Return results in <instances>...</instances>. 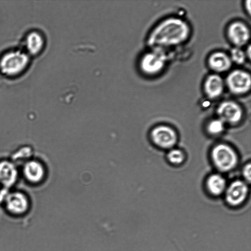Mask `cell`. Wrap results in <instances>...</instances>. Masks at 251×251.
<instances>
[{
    "label": "cell",
    "mask_w": 251,
    "mask_h": 251,
    "mask_svg": "<svg viewBox=\"0 0 251 251\" xmlns=\"http://www.w3.org/2000/svg\"><path fill=\"white\" fill-rule=\"evenodd\" d=\"M191 28L185 20L177 17L167 18L158 23L150 33L148 44L152 49L177 46L189 38Z\"/></svg>",
    "instance_id": "cell-1"
},
{
    "label": "cell",
    "mask_w": 251,
    "mask_h": 251,
    "mask_svg": "<svg viewBox=\"0 0 251 251\" xmlns=\"http://www.w3.org/2000/svg\"><path fill=\"white\" fill-rule=\"evenodd\" d=\"M207 63L211 70L215 73H221L229 70L232 62L228 55L223 51H218L209 56Z\"/></svg>",
    "instance_id": "cell-14"
},
{
    "label": "cell",
    "mask_w": 251,
    "mask_h": 251,
    "mask_svg": "<svg viewBox=\"0 0 251 251\" xmlns=\"http://www.w3.org/2000/svg\"><path fill=\"white\" fill-rule=\"evenodd\" d=\"M167 56L163 49H153L141 58L140 67L146 75H154L159 74L165 68Z\"/></svg>",
    "instance_id": "cell-4"
},
{
    "label": "cell",
    "mask_w": 251,
    "mask_h": 251,
    "mask_svg": "<svg viewBox=\"0 0 251 251\" xmlns=\"http://www.w3.org/2000/svg\"><path fill=\"white\" fill-rule=\"evenodd\" d=\"M229 56L232 62L237 65L243 64L247 58L246 52L241 48L235 47L231 50Z\"/></svg>",
    "instance_id": "cell-18"
},
{
    "label": "cell",
    "mask_w": 251,
    "mask_h": 251,
    "mask_svg": "<svg viewBox=\"0 0 251 251\" xmlns=\"http://www.w3.org/2000/svg\"><path fill=\"white\" fill-rule=\"evenodd\" d=\"M246 52L247 57V58H249L250 59L251 58V46L250 45L248 47V50Z\"/></svg>",
    "instance_id": "cell-23"
},
{
    "label": "cell",
    "mask_w": 251,
    "mask_h": 251,
    "mask_svg": "<svg viewBox=\"0 0 251 251\" xmlns=\"http://www.w3.org/2000/svg\"><path fill=\"white\" fill-rule=\"evenodd\" d=\"M251 164H247L243 168V175L246 180L251 181Z\"/></svg>",
    "instance_id": "cell-21"
},
{
    "label": "cell",
    "mask_w": 251,
    "mask_h": 251,
    "mask_svg": "<svg viewBox=\"0 0 251 251\" xmlns=\"http://www.w3.org/2000/svg\"><path fill=\"white\" fill-rule=\"evenodd\" d=\"M248 193V188L245 182L234 180L226 189V201L231 206H238L244 202Z\"/></svg>",
    "instance_id": "cell-10"
},
{
    "label": "cell",
    "mask_w": 251,
    "mask_h": 251,
    "mask_svg": "<svg viewBox=\"0 0 251 251\" xmlns=\"http://www.w3.org/2000/svg\"><path fill=\"white\" fill-rule=\"evenodd\" d=\"M211 158L216 167L222 172L232 170L238 162V156L234 150L224 144H218L213 148Z\"/></svg>",
    "instance_id": "cell-3"
},
{
    "label": "cell",
    "mask_w": 251,
    "mask_h": 251,
    "mask_svg": "<svg viewBox=\"0 0 251 251\" xmlns=\"http://www.w3.org/2000/svg\"><path fill=\"white\" fill-rule=\"evenodd\" d=\"M167 158L172 164L178 165L183 162L185 156L184 153L181 150L172 149L168 153Z\"/></svg>",
    "instance_id": "cell-19"
},
{
    "label": "cell",
    "mask_w": 251,
    "mask_h": 251,
    "mask_svg": "<svg viewBox=\"0 0 251 251\" xmlns=\"http://www.w3.org/2000/svg\"><path fill=\"white\" fill-rule=\"evenodd\" d=\"M18 171L16 164L12 161H0V184L3 188L9 189L16 183Z\"/></svg>",
    "instance_id": "cell-12"
},
{
    "label": "cell",
    "mask_w": 251,
    "mask_h": 251,
    "mask_svg": "<svg viewBox=\"0 0 251 251\" xmlns=\"http://www.w3.org/2000/svg\"><path fill=\"white\" fill-rule=\"evenodd\" d=\"M206 187L212 195L218 196L226 189V181L221 175L215 174L210 176L206 180Z\"/></svg>",
    "instance_id": "cell-15"
},
{
    "label": "cell",
    "mask_w": 251,
    "mask_h": 251,
    "mask_svg": "<svg viewBox=\"0 0 251 251\" xmlns=\"http://www.w3.org/2000/svg\"><path fill=\"white\" fill-rule=\"evenodd\" d=\"M225 123L219 118L210 121L207 125V129L209 133L216 135L222 132L225 127Z\"/></svg>",
    "instance_id": "cell-20"
},
{
    "label": "cell",
    "mask_w": 251,
    "mask_h": 251,
    "mask_svg": "<svg viewBox=\"0 0 251 251\" xmlns=\"http://www.w3.org/2000/svg\"><path fill=\"white\" fill-rule=\"evenodd\" d=\"M27 54L20 50L5 53L0 59V71L4 75L12 76L21 73L28 64Z\"/></svg>",
    "instance_id": "cell-2"
},
{
    "label": "cell",
    "mask_w": 251,
    "mask_h": 251,
    "mask_svg": "<svg viewBox=\"0 0 251 251\" xmlns=\"http://www.w3.org/2000/svg\"><path fill=\"white\" fill-rule=\"evenodd\" d=\"M219 118L225 123L236 124L243 117V110L237 102L230 100L222 101L217 108Z\"/></svg>",
    "instance_id": "cell-7"
},
{
    "label": "cell",
    "mask_w": 251,
    "mask_h": 251,
    "mask_svg": "<svg viewBox=\"0 0 251 251\" xmlns=\"http://www.w3.org/2000/svg\"><path fill=\"white\" fill-rule=\"evenodd\" d=\"M32 154V150L29 147L25 146L17 150L12 155L13 162H22L24 164L30 160Z\"/></svg>",
    "instance_id": "cell-17"
},
{
    "label": "cell",
    "mask_w": 251,
    "mask_h": 251,
    "mask_svg": "<svg viewBox=\"0 0 251 251\" xmlns=\"http://www.w3.org/2000/svg\"><path fill=\"white\" fill-rule=\"evenodd\" d=\"M152 141L163 149L172 148L177 142L176 131L171 127L160 125L153 128L151 133Z\"/></svg>",
    "instance_id": "cell-8"
},
{
    "label": "cell",
    "mask_w": 251,
    "mask_h": 251,
    "mask_svg": "<svg viewBox=\"0 0 251 251\" xmlns=\"http://www.w3.org/2000/svg\"><path fill=\"white\" fill-rule=\"evenodd\" d=\"M225 85L224 80L220 75L217 74H211L204 81V93L210 99H217L223 94Z\"/></svg>",
    "instance_id": "cell-13"
},
{
    "label": "cell",
    "mask_w": 251,
    "mask_h": 251,
    "mask_svg": "<svg viewBox=\"0 0 251 251\" xmlns=\"http://www.w3.org/2000/svg\"><path fill=\"white\" fill-rule=\"evenodd\" d=\"M44 42L42 36L37 32H32L26 39L27 51L31 55L38 53L43 49Z\"/></svg>",
    "instance_id": "cell-16"
},
{
    "label": "cell",
    "mask_w": 251,
    "mask_h": 251,
    "mask_svg": "<svg viewBox=\"0 0 251 251\" xmlns=\"http://www.w3.org/2000/svg\"><path fill=\"white\" fill-rule=\"evenodd\" d=\"M245 7L247 11L250 14L251 13V0H246L245 3Z\"/></svg>",
    "instance_id": "cell-22"
},
{
    "label": "cell",
    "mask_w": 251,
    "mask_h": 251,
    "mask_svg": "<svg viewBox=\"0 0 251 251\" xmlns=\"http://www.w3.org/2000/svg\"><path fill=\"white\" fill-rule=\"evenodd\" d=\"M225 83L231 93L236 95H244L251 89V75L243 70H234L228 74Z\"/></svg>",
    "instance_id": "cell-6"
},
{
    "label": "cell",
    "mask_w": 251,
    "mask_h": 251,
    "mask_svg": "<svg viewBox=\"0 0 251 251\" xmlns=\"http://www.w3.org/2000/svg\"><path fill=\"white\" fill-rule=\"evenodd\" d=\"M3 203L7 213L15 217L25 215L30 207L28 197L19 191L9 192Z\"/></svg>",
    "instance_id": "cell-5"
},
{
    "label": "cell",
    "mask_w": 251,
    "mask_h": 251,
    "mask_svg": "<svg viewBox=\"0 0 251 251\" xmlns=\"http://www.w3.org/2000/svg\"><path fill=\"white\" fill-rule=\"evenodd\" d=\"M226 33L228 40L235 47L241 48L246 45L251 37L250 30L248 25L238 21L229 25Z\"/></svg>",
    "instance_id": "cell-9"
},
{
    "label": "cell",
    "mask_w": 251,
    "mask_h": 251,
    "mask_svg": "<svg viewBox=\"0 0 251 251\" xmlns=\"http://www.w3.org/2000/svg\"><path fill=\"white\" fill-rule=\"evenodd\" d=\"M23 173L25 179L31 183L41 182L45 178L46 170L44 166L38 160L30 159L23 166Z\"/></svg>",
    "instance_id": "cell-11"
}]
</instances>
